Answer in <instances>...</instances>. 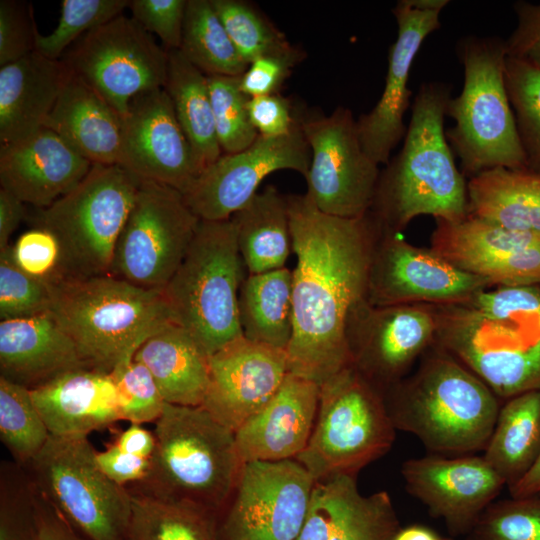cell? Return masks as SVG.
<instances>
[{
    "label": "cell",
    "instance_id": "cell-1",
    "mask_svg": "<svg viewBox=\"0 0 540 540\" xmlns=\"http://www.w3.org/2000/svg\"><path fill=\"white\" fill-rule=\"evenodd\" d=\"M292 250L293 333L289 373L321 385L352 365L346 331L366 298L369 267L382 227L369 211L340 218L320 211L305 195H288Z\"/></svg>",
    "mask_w": 540,
    "mask_h": 540
},
{
    "label": "cell",
    "instance_id": "cell-2",
    "mask_svg": "<svg viewBox=\"0 0 540 540\" xmlns=\"http://www.w3.org/2000/svg\"><path fill=\"white\" fill-rule=\"evenodd\" d=\"M450 98L447 83L421 84L403 146L380 172L370 209L384 230L397 232L420 215L447 222L467 217V182L444 129Z\"/></svg>",
    "mask_w": 540,
    "mask_h": 540
},
{
    "label": "cell",
    "instance_id": "cell-3",
    "mask_svg": "<svg viewBox=\"0 0 540 540\" xmlns=\"http://www.w3.org/2000/svg\"><path fill=\"white\" fill-rule=\"evenodd\" d=\"M396 430L415 436L429 454L484 451L500 398L472 371L437 346L416 372L382 392Z\"/></svg>",
    "mask_w": 540,
    "mask_h": 540
},
{
    "label": "cell",
    "instance_id": "cell-4",
    "mask_svg": "<svg viewBox=\"0 0 540 540\" xmlns=\"http://www.w3.org/2000/svg\"><path fill=\"white\" fill-rule=\"evenodd\" d=\"M50 312L89 368L110 373L172 320L163 291L106 274L50 284Z\"/></svg>",
    "mask_w": 540,
    "mask_h": 540
},
{
    "label": "cell",
    "instance_id": "cell-5",
    "mask_svg": "<svg viewBox=\"0 0 540 540\" xmlns=\"http://www.w3.org/2000/svg\"><path fill=\"white\" fill-rule=\"evenodd\" d=\"M153 433L151 468L139 490L214 513L225 508L245 464L234 431L201 406L165 403Z\"/></svg>",
    "mask_w": 540,
    "mask_h": 540
},
{
    "label": "cell",
    "instance_id": "cell-6",
    "mask_svg": "<svg viewBox=\"0 0 540 540\" xmlns=\"http://www.w3.org/2000/svg\"><path fill=\"white\" fill-rule=\"evenodd\" d=\"M457 52L464 83L460 94L448 101L446 116L454 125L445 134L461 172L471 178L497 167L526 168L505 85V40L466 36Z\"/></svg>",
    "mask_w": 540,
    "mask_h": 540
},
{
    "label": "cell",
    "instance_id": "cell-7",
    "mask_svg": "<svg viewBox=\"0 0 540 540\" xmlns=\"http://www.w3.org/2000/svg\"><path fill=\"white\" fill-rule=\"evenodd\" d=\"M247 274L232 219L200 220L163 294L172 320L186 329L208 356L243 336L238 295Z\"/></svg>",
    "mask_w": 540,
    "mask_h": 540
},
{
    "label": "cell",
    "instance_id": "cell-8",
    "mask_svg": "<svg viewBox=\"0 0 540 540\" xmlns=\"http://www.w3.org/2000/svg\"><path fill=\"white\" fill-rule=\"evenodd\" d=\"M396 431L383 393L349 365L320 385L315 424L295 460L314 481L357 477L392 448Z\"/></svg>",
    "mask_w": 540,
    "mask_h": 540
},
{
    "label": "cell",
    "instance_id": "cell-9",
    "mask_svg": "<svg viewBox=\"0 0 540 540\" xmlns=\"http://www.w3.org/2000/svg\"><path fill=\"white\" fill-rule=\"evenodd\" d=\"M140 182L119 164H92L73 190L39 209L35 227L46 229L58 241L64 279L110 273Z\"/></svg>",
    "mask_w": 540,
    "mask_h": 540
},
{
    "label": "cell",
    "instance_id": "cell-10",
    "mask_svg": "<svg viewBox=\"0 0 540 540\" xmlns=\"http://www.w3.org/2000/svg\"><path fill=\"white\" fill-rule=\"evenodd\" d=\"M26 466L33 487L86 540H127L130 491L101 471L87 436L50 435Z\"/></svg>",
    "mask_w": 540,
    "mask_h": 540
},
{
    "label": "cell",
    "instance_id": "cell-11",
    "mask_svg": "<svg viewBox=\"0 0 540 540\" xmlns=\"http://www.w3.org/2000/svg\"><path fill=\"white\" fill-rule=\"evenodd\" d=\"M435 341L500 399L540 390V332L464 304L439 305Z\"/></svg>",
    "mask_w": 540,
    "mask_h": 540
},
{
    "label": "cell",
    "instance_id": "cell-12",
    "mask_svg": "<svg viewBox=\"0 0 540 540\" xmlns=\"http://www.w3.org/2000/svg\"><path fill=\"white\" fill-rule=\"evenodd\" d=\"M199 223L179 191L141 179L109 274L145 289L163 291L185 257Z\"/></svg>",
    "mask_w": 540,
    "mask_h": 540
},
{
    "label": "cell",
    "instance_id": "cell-13",
    "mask_svg": "<svg viewBox=\"0 0 540 540\" xmlns=\"http://www.w3.org/2000/svg\"><path fill=\"white\" fill-rule=\"evenodd\" d=\"M61 60L121 118L135 96L167 81L168 51L124 14L81 37Z\"/></svg>",
    "mask_w": 540,
    "mask_h": 540
},
{
    "label": "cell",
    "instance_id": "cell-14",
    "mask_svg": "<svg viewBox=\"0 0 540 540\" xmlns=\"http://www.w3.org/2000/svg\"><path fill=\"white\" fill-rule=\"evenodd\" d=\"M300 126L311 151L305 195L325 214L365 216L380 171L363 149L351 110L338 107L328 116L300 118Z\"/></svg>",
    "mask_w": 540,
    "mask_h": 540
},
{
    "label": "cell",
    "instance_id": "cell-15",
    "mask_svg": "<svg viewBox=\"0 0 540 540\" xmlns=\"http://www.w3.org/2000/svg\"><path fill=\"white\" fill-rule=\"evenodd\" d=\"M314 483L295 459L245 463L218 540H297Z\"/></svg>",
    "mask_w": 540,
    "mask_h": 540
},
{
    "label": "cell",
    "instance_id": "cell-16",
    "mask_svg": "<svg viewBox=\"0 0 540 540\" xmlns=\"http://www.w3.org/2000/svg\"><path fill=\"white\" fill-rule=\"evenodd\" d=\"M491 286L433 250L415 247L382 228L372 252L365 299L375 307L462 304Z\"/></svg>",
    "mask_w": 540,
    "mask_h": 540
},
{
    "label": "cell",
    "instance_id": "cell-17",
    "mask_svg": "<svg viewBox=\"0 0 540 540\" xmlns=\"http://www.w3.org/2000/svg\"><path fill=\"white\" fill-rule=\"evenodd\" d=\"M310 154L299 119V125L290 134L259 135L248 148L223 153L198 176L183 198L200 220L229 219L258 193L261 182L269 174L288 169L306 178Z\"/></svg>",
    "mask_w": 540,
    "mask_h": 540
},
{
    "label": "cell",
    "instance_id": "cell-18",
    "mask_svg": "<svg viewBox=\"0 0 540 540\" xmlns=\"http://www.w3.org/2000/svg\"><path fill=\"white\" fill-rule=\"evenodd\" d=\"M437 320L428 307H375L361 301L346 331L352 366L381 392L406 377L413 362L435 340Z\"/></svg>",
    "mask_w": 540,
    "mask_h": 540
},
{
    "label": "cell",
    "instance_id": "cell-19",
    "mask_svg": "<svg viewBox=\"0 0 540 540\" xmlns=\"http://www.w3.org/2000/svg\"><path fill=\"white\" fill-rule=\"evenodd\" d=\"M448 0H400L392 10L397 38L390 47L385 86L374 108L357 120L365 152L378 165L387 164L404 138V116L412 91L408 80L412 63L426 37L441 26L440 13Z\"/></svg>",
    "mask_w": 540,
    "mask_h": 540
},
{
    "label": "cell",
    "instance_id": "cell-20",
    "mask_svg": "<svg viewBox=\"0 0 540 540\" xmlns=\"http://www.w3.org/2000/svg\"><path fill=\"white\" fill-rule=\"evenodd\" d=\"M401 475L406 491L431 516L441 519L452 537H464L506 487L483 455L477 454L428 453L404 461Z\"/></svg>",
    "mask_w": 540,
    "mask_h": 540
},
{
    "label": "cell",
    "instance_id": "cell-21",
    "mask_svg": "<svg viewBox=\"0 0 540 540\" xmlns=\"http://www.w3.org/2000/svg\"><path fill=\"white\" fill-rule=\"evenodd\" d=\"M121 166L182 195L200 175L191 146L164 88L135 96L122 118Z\"/></svg>",
    "mask_w": 540,
    "mask_h": 540
},
{
    "label": "cell",
    "instance_id": "cell-22",
    "mask_svg": "<svg viewBox=\"0 0 540 540\" xmlns=\"http://www.w3.org/2000/svg\"><path fill=\"white\" fill-rule=\"evenodd\" d=\"M288 373L285 350L241 336L209 356L201 407L235 432L273 397Z\"/></svg>",
    "mask_w": 540,
    "mask_h": 540
},
{
    "label": "cell",
    "instance_id": "cell-23",
    "mask_svg": "<svg viewBox=\"0 0 540 540\" xmlns=\"http://www.w3.org/2000/svg\"><path fill=\"white\" fill-rule=\"evenodd\" d=\"M92 163L47 128L0 147V184L25 204L52 205L73 190Z\"/></svg>",
    "mask_w": 540,
    "mask_h": 540
},
{
    "label": "cell",
    "instance_id": "cell-24",
    "mask_svg": "<svg viewBox=\"0 0 540 540\" xmlns=\"http://www.w3.org/2000/svg\"><path fill=\"white\" fill-rule=\"evenodd\" d=\"M401 528L390 495L360 492L356 476L315 481L297 540H393Z\"/></svg>",
    "mask_w": 540,
    "mask_h": 540
},
{
    "label": "cell",
    "instance_id": "cell-25",
    "mask_svg": "<svg viewBox=\"0 0 540 540\" xmlns=\"http://www.w3.org/2000/svg\"><path fill=\"white\" fill-rule=\"evenodd\" d=\"M319 396L320 385L288 373L273 397L234 432L242 461L295 459L309 442Z\"/></svg>",
    "mask_w": 540,
    "mask_h": 540
},
{
    "label": "cell",
    "instance_id": "cell-26",
    "mask_svg": "<svg viewBox=\"0 0 540 540\" xmlns=\"http://www.w3.org/2000/svg\"><path fill=\"white\" fill-rule=\"evenodd\" d=\"M50 435L88 436L122 420L110 373L83 367L31 389Z\"/></svg>",
    "mask_w": 540,
    "mask_h": 540
},
{
    "label": "cell",
    "instance_id": "cell-27",
    "mask_svg": "<svg viewBox=\"0 0 540 540\" xmlns=\"http://www.w3.org/2000/svg\"><path fill=\"white\" fill-rule=\"evenodd\" d=\"M83 367L76 344L50 311L0 321V377L31 390Z\"/></svg>",
    "mask_w": 540,
    "mask_h": 540
},
{
    "label": "cell",
    "instance_id": "cell-28",
    "mask_svg": "<svg viewBox=\"0 0 540 540\" xmlns=\"http://www.w3.org/2000/svg\"><path fill=\"white\" fill-rule=\"evenodd\" d=\"M70 73L63 60L37 51L0 67L1 145L43 128Z\"/></svg>",
    "mask_w": 540,
    "mask_h": 540
},
{
    "label": "cell",
    "instance_id": "cell-29",
    "mask_svg": "<svg viewBox=\"0 0 540 540\" xmlns=\"http://www.w3.org/2000/svg\"><path fill=\"white\" fill-rule=\"evenodd\" d=\"M43 127L92 164L121 163L122 118L72 71Z\"/></svg>",
    "mask_w": 540,
    "mask_h": 540
},
{
    "label": "cell",
    "instance_id": "cell-30",
    "mask_svg": "<svg viewBox=\"0 0 540 540\" xmlns=\"http://www.w3.org/2000/svg\"><path fill=\"white\" fill-rule=\"evenodd\" d=\"M133 359L149 370L166 403L202 405L209 384V356L182 326L167 321L141 343Z\"/></svg>",
    "mask_w": 540,
    "mask_h": 540
},
{
    "label": "cell",
    "instance_id": "cell-31",
    "mask_svg": "<svg viewBox=\"0 0 540 540\" xmlns=\"http://www.w3.org/2000/svg\"><path fill=\"white\" fill-rule=\"evenodd\" d=\"M468 215L540 235V172L497 167L467 182Z\"/></svg>",
    "mask_w": 540,
    "mask_h": 540
},
{
    "label": "cell",
    "instance_id": "cell-32",
    "mask_svg": "<svg viewBox=\"0 0 540 540\" xmlns=\"http://www.w3.org/2000/svg\"><path fill=\"white\" fill-rule=\"evenodd\" d=\"M231 219L248 274L285 267L292 250L287 196L267 185Z\"/></svg>",
    "mask_w": 540,
    "mask_h": 540
},
{
    "label": "cell",
    "instance_id": "cell-33",
    "mask_svg": "<svg viewBox=\"0 0 540 540\" xmlns=\"http://www.w3.org/2000/svg\"><path fill=\"white\" fill-rule=\"evenodd\" d=\"M482 455L507 488L531 470L540 457V390L504 400Z\"/></svg>",
    "mask_w": 540,
    "mask_h": 540
},
{
    "label": "cell",
    "instance_id": "cell-34",
    "mask_svg": "<svg viewBox=\"0 0 540 540\" xmlns=\"http://www.w3.org/2000/svg\"><path fill=\"white\" fill-rule=\"evenodd\" d=\"M539 243V234L507 229L467 215L457 222L437 220L431 250L456 267L479 276L512 253Z\"/></svg>",
    "mask_w": 540,
    "mask_h": 540
},
{
    "label": "cell",
    "instance_id": "cell-35",
    "mask_svg": "<svg viewBox=\"0 0 540 540\" xmlns=\"http://www.w3.org/2000/svg\"><path fill=\"white\" fill-rule=\"evenodd\" d=\"M164 89L201 174L223 154L215 129L208 76L180 50H171L168 51V74Z\"/></svg>",
    "mask_w": 540,
    "mask_h": 540
},
{
    "label": "cell",
    "instance_id": "cell-36",
    "mask_svg": "<svg viewBox=\"0 0 540 540\" xmlns=\"http://www.w3.org/2000/svg\"><path fill=\"white\" fill-rule=\"evenodd\" d=\"M292 270L247 274L238 295L243 337L287 350L293 333Z\"/></svg>",
    "mask_w": 540,
    "mask_h": 540
},
{
    "label": "cell",
    "instance_id": "cell-37",
    "mask_svg": "<svg viewBox=\"0 0 540 540\" xmlns=\"http://www.w3.org/2000/svg\"><path fill=\"white\" fill-rule=\"evenodd\" d=\"M130 495L127 540H218L216 513L140 490Z\"/></svg>",
    "mask_w": 540,
    "mask_h": 540
},
{
    "label": "cell",
    "instance_id": "cell-38",
    "mask_svg": "<svg viewBox=\"0 0 540 540\" xmlns=\"http://www.w3.org/2000/svg\"><path fill=\"white\" fill-rule=\"evenodd\" d=\"M179 50L207 76H241L249 65L233 45L211 0L187 1Z\"/></svg>",
    "mask_w": 540,
    "mask_h": 540
},
{
    "label": "cell",
    "instance_id": "cell-39",
    "mask_svg": "<svg viewBox=\"0 0 540 540\" xmlns=\"http://www.w3.org/2000/svg\"><path fill=\"white\" fill-rule=\"evenodd\" d=\"M49 437L30 389L0 377V438L18 464L26 466Z\"/></svg>",
    "mask_w": 540,
    "mask_h": 540
},
{
    "label": "cell",
    "instance_id": "cell-40",
    "mask_svg": "<svg viewBox=\"0 0 540 540\" xmlns=\"http://www.w3.org/2000/svg\"><path fill=\"white\" fill-rule=\"evenodd\" d=\"M233 45L248 64L265 55H286L298 49L260 11L240 0H211Z\"/></svg>",
    "mask_w": 540,
    "mask_h": 540
},
{
    "label": "cell",
    "instance_id": "cell-41",
    "mask_svg": "<svg viewBox=\"0 0 540 540\" xmlns=\"http://www.w3.org/2000/svg\"><path fill=\"white\" fill-rule=\"evenodd\" d=\"M504 78L526 168L540 172V69L507 56Z\"/></svg>",
    "mask_w": 540,
    "mask_h": 540
},
{
    "label": "cell",
    "instance_id": "cell-42",
    "mask_svg": "<svg viewBox=\"0 0 540 540\" xmlns=\"http://www.w3.org/2000/svg\"><path fill=\"white\" fill-rule=\"evenodd\" d=\"M129 3L128 0H63L57 26L48 35L39 34L36 51L60 60L81 37L122 15Z\"/></svg>",
    "mask_w": 540,
    "mask_h": 540
},
{
    "label": "cell",
    "instance_id": "cell-43",
    "mask_svg": "<svg viewBox=\"0 0 540 540\" xmlns=\"http://www.w3.org/2000/svg\"><path fill=\"white\" fill-rule=\"evenodd\" d=\"M216 134L224 154L240 152L259 136L251 124L248 100L239 87V76H208Z\"/></svg>",
    "mask_w": 540,
    "mask_h": 540
},
{
    "label": "cell",
    "instance_id": "cell-44",
    "mask_svg": "<svg viewBox=\"0 0 540 540\" xmlns=\"http://www.w3.org/2000/svg\"><path fill=\"white\" fill-rule=\"evenodd\" d=\"M464 540H540V495L494 501Z\"/></svg>",
    "mask_w": 540,
    "mask_h": 540
},
{
    "label": "cell",
    "instance_id": "cell-45",
    "mask_svg": "<svg viewBox=\"0 0 540 540\" xmlns=\"http://www.w3.org/2000/svg\"><path fill=\"white\" fill-rule=\"evenodd\" d=\"M110 374L116 386L122 420L142 424L159 418L166 402L153 376L142 363L133 358L125 360Z\"/></svg>",
    "mask_w": 540,
    "mask_h": 540
},
{
    "label": "cell",
    "instance_id": "cell-46",
    "mask_svg": "<svg viewBox=\"0 0 540 540\" xmlns=\"http://www.w3.org/2000/svg\"><path fill=\"white\" fill-rule=\"evenodd\" d=\"M50 284L23 272L13 261L10 245L0 251V320L32 317L50 311Z\"/></svg>",
    "mask_w": 540,
    "mask_h": 540
},
{
    "label": "cell",
    "instance_id": "cell-47",
    "mask_svg": "<svg viewBox=\"0 0 540 540\" xmlns=\"http://www.w3.org/2000/svg\"><path fill=\"white\" fill-rule=\"evenodd\" d=\"M462 304L491 318L540 332V286L485 289Z\"/></svg>",
    "mask_w": 540,
    "mask_h": 540
},
{
    "label": "cell",
    "instance_id": "cell-48",
    "mask_svg": "<svg viewBox=\"0 0 540 540\" xmlns=\"http://www.w3.org/2000/svg\"><path fill=\"white\" fill-rule=\"evenodd\" d=\"M14 471H1L0 540H35L32 485Z\"/></svg>",
    "mask_w": 540,
    "mask_h": 540
},
{
    "label": "cell",
    "instance_id": "cell-49",
    "mask_svg": "<svg viewBox=\"0 0 540 540\" xmlns=\"http://www.w3.org/2000/svg\"><path fill=\"white\" fill-rule=\"evenodd\" d=\"M10 252L15 264L29 276L48 284L64 279L58 241L46 229L34 227L24 232L10 244Z\"/></svg>",
    "mask_w": 540,
    "mask_h": 540
},
{
    "label": "cell",
    "instance_id": "cell-50",
    "mask_svg": "<svg viewBox=\"0 0 540 540\" xmlns=\"http://www.w3.org/2000/svg\"><path fill=\"white\" fill-rule=\"evenodd\" d=\"M39 34L30 4L0 1V67L36 51Z\"/></svg>",
    "mask_w": 540,
    "mask_h": 540
},
{
    "label": "cell",
    "instance_id": "cell-51",
    "mask_svg": "<svg viewBox=\"0 0 540 540\" xmlns=\"http://www.w3.org/2000/svg\"><path fill=\"white\" fill-rule=\"evenodd\" d=\"M187 0H132L129 8L147 32L156 34L166 51L179 50L182 43Z\"/></svg>",
    "mask_w": 540,
    "mask_h": 540
},
{
    "label": "cell",
    "instance_id": "cell-52",
    "mask_svg": "<svg viewBox=\"0 0 540 540\" xmlns=\"http://www.w3.org/2000/svg\"><path fill=\"white\" fill-rule=\"evenodd\" d=\"M302 59L301 50L286 55H265L249 63L239 76V87L249 98L278 94L294 66Z\"/></svg>",
    "mask_w": 540,
    "mask_h": 540
},
{
    "label": "cell",
    "instance_id": "cell-53",
    "mask_svg": "<svg viewBox=\"0 0 540 540\" xmlns=\"http://www.w3.org/2000/svg\"><path fill=\"white\" fill-rule=\"evenodd\" d=\"M517 25L505 40L507 56L540 69V3L517 1Z\"/></svg>",
    "mask_w": 540,
    "mask_h": 540
},
{
    "label": "cell",
    "instance_id": "cell-54",
    "mask_svg": "<svg viewBox=\"0 0 540 540\" xmlns=\"http://www.w3.org/2000/svg\"><path fill=\"white\" fill-rule=\"evenodd\" d=\"M247 107L251 124L261 136H285L299 125L290 101L279 93L249 98Z\"/></svg>",
    "mask_w": 540,
    "mask_h": 540
},
{
    "label": "cell",
    "instance_id": "cell-55",
    "mask_svg": "<svg viewBox=\"0 0 540 540\" xmlns=\"http://www.w3.org/2000/svg\"><path fill=\"white\" fill-rule=\"evenodd\" d=\"M96 461L101 471L122 487L144 481L151 468V458L128 454L115 444L104 451H96Z\"/></svg>",
    "mask_w": 540,
    "mask_h": 540
},
{
    "label": "cell",
    "instance_id": "cell-56",
    "mask_svg": "<svg viewBox=\"0 0 540 540\" xmlns=\"http://www.w3.org/2000/svg\"><path fill=\"white\" fill-rule=\"evenodd\" d=\"M32 491L35 540H86L33 485Z\"/></svg>",
    "mask_w": 540,
    "mask_h": 540
},
{
    "label": "cell",
    "instance_id": "cell-57",
    "mask_svg": "<svg viewBox=\"0 0 540 540\" xmlns=\"http://www.w3.org/2000/svg\"><path fill=\"white\" fill-rule=\"evenodd\" d=\"M26 217L25 203L11 192L0 189V251L7 248L9 239Z\"/></svg>",
    "mask_w": 540,
    "mask_h": 540
},
{
    "label": "cell",
    "instance_id": "cell-58",
    "mask_svg": "<svg viewBox=\"0 0 540 540\" xmlns=\"http://www.w3.org/2000/svg\"><path fill=\"white\" fill-rule=\"evenodd\" d=\"M114 444L128 454L151 458L156 447V439L154 433L141 424L131 423L118 435Z\"/></svg>",
    "mask_w": 540,
    "mask_h": 540
},
{
    "label": "cell",
    "instance_id": "cell-59",
    "mask_svg": "<svg viewBox=\"0 0 540 540\" xmlns=\"http://www.w3.org/2000/svg\"><path fill=\"white\" fill-rule=\"evenodd\" d=\"M508 491L513 498L540 495V457L531 470L519 482L508 488Z\"/></svg>",
    "mask_w": 540,
    "mask_h": 540
},
{
    "label": "cell",
    "instance_id": "cell-60",
    "mask_svg": "<svg viewBox=\"0 0 540 540\" xmlns=\"http://www.w3.org/2000/svg\"><path fill=\"white\" fill-rule=\"evenodd\" d=\"M393 540H449L435 530L419 524L401 527Z\"/></svg>",
    "mask_w": 540,
    "mask_h": 540
}]
</instances>
